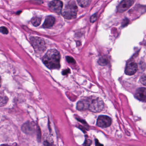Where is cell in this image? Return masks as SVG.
Returning a JSON list of instances; mask_svg holds the SVG:
<instances>
[{
  "label": "cell",
  "instance_id": "6da1fadb",
  "mask_svg": "<svg viewBox=\"0 0 146 146\" xmlns=\"http://www.w3.org/2000/svg\"><path fill=\"white\" fill-rule=\"evenodd\" d=\"M60 55L56 49L48 50L42 58V62L48 69L51 70L60 68Z\"/></svg>",
  "mask_w": 146,
  "mask_h": 146
},
{
  "label": "cell",
  "instance_id": "7a4b0ae2",
  "mask_svg": "<svg viewBox=\"0 0 146 146\" xmlns=\"http://www.w3.org/2000/svg\"><path fill=\"white\" fill-rule=\"evenodd\" d=\"M78 7L73 0H71L66 6L62 14L63 17L67 19H72L76 17Z\"/></svg>",
  "mask_w": 146,
  "mask_h": 146
},
{
  "label": "cell",
  "instance_id": "3957f363",
  "mask_svg": "<svg viewBox=\"0 0 146 146\" xmlns=\"http://www.w3.org/2000/svg\"><path fill=\"white\" fill-rule=\"evenodd\" d=\"M88 110L94 113L100 112L104 107L103 100L100 98H88Z\"/></svg>",
  "mask_w": 146,
  "mask_h": 146
},
{
  "label": "cell",
  "instance_id": "277c9868",
  "mask_svg": "<svg viewBox=\"0 0 146 146\" xmlns=\"http://www.w3.org/2000/svg\"><path fill=\"white\" fill-rule=\"evenodd\" d=\"M34 49L38 52H43L46 49V44L43 39L38 37H31L30 39Z\"/></svg>",
  "mask_w": 146,
  "mask_h": 146
},
{
  "label": "cell",
  "instance_id": "5b68a950",
  "mask_svg": "<svg viewBox=\"0 0 146 146\" xmlns=\"http://www.w3.org/2000/svg\"><path fill=\"white\" fill-rule=\"evenodd\" d=\"M35 126V122L28 121L22 126V130L27 135H33L36 131Z\"/></svg>",
  "mask_w": 146,
  "mask_h": 146
},
{
  "label": "cell",
  "instance_id": "8992f818",
  "mask_svg": "<svg viewBox=\"0 0 146 146\" xmlns=\"http://www.w3.org/2000/svg\"><path fill=\"white\" fill-rule=\"evenodd\" d=\"M111 124V118L105 115L99 116L96 123L97 126L102 128L109 127Z\"/></svg>",
  "mask_w": 146,
  "mask_h": 146
},
{
  "label": "cell",
  "instance_id": "52a82bcc",
  "mask_svg": "<svg viewBox=\"0 0 146 146\" xmlns=\"http://www.w3.org/2000/svg\"><path fill=\"white\" fill-rule=\"evenodd\" d=\"M135 0H123L118 6L117 11L119 13L126 11L134 4Z\"/></svg>",
  "mask_w": 146,
  "mask_h": 146
},
{
  "label": "cell",
  "instance_id": "ba28073f",
  "mask_svg": "<svg viewBox=\"0 0 146 146\" xmlns=\"http://www.w3.org/2000/svg\"><path fill=\"white\" fill-rule=\"evenodd\" d=\"M63 7V3L59 0H54L49 4V7L52 11L60 13Z\"/></svg>",
  "mask_w": 146,
  "mask_h": 146
},
{
  "label": "cell",
  "instance_id": "9c48e42d",
  "mask_svg": "<svg viewBox=\"0 0 146 146\" xmlns=\"http://www.w3.org/2000/svg\"><path fill=\"white\" fill-rule=\"evenodd\" d=\"M137 70V65L135 62H131L126 66L125 73L129 76L134 75Z\"/></svg>",
  "mask_w": 146,
  "mask_h": 146
},
{
  "label": "cell",
  "instance_id": "30bf717a",
  "mask_svg": "<svg viewBox=\"0 0 146 146\" xmlns=\"http://www.w3.org/2000/svg\"><path fill=\"white\" fill-rule=\"evenodd\" d=\"M135 96L141 101L146 102V88H141L138 89L136 92Z\"/></svg>",
  "mask_w": 146,
  "mask_h": 146
},
{
  "label": "cell",
  "instance_id": "8fae6325",
  "mask_svg": "<svg viewBox=\"0 0 146 146\" xmlns=\"http://www.w3.org/2000/svg\"><path fill=\"white\" fill-rule=\"evenodd\" d=\"M55 23V19L52 16H48L45 19V22L43 25L44 28H49L52 27Z\"/></svg>",
  "mask_w": 146,
  "mask_h": 146
},
{
  "label": "cell",
  "instance_id": "7c38bea8",
  "mask_svg": "<svg viewBox=\"0 0 146 146\" xmlns=\"http://www.w3.org/2000/svg\"><path fill=\"white\" fill-rule=\"evenodd\" d=\"M78 5L82 7H86L89 5L90 0H77Z\"/></svg>",
  "mask_w": 146,
  "mask_h": 146
},
{
  "label": "cell",
  "instance_id": "4fadbf2b",
  "mask_svg": "<svg viewBox=\"0 0 146 146\" xmlns=\"http://www.w3.org/2000/svg\"><path fill=\"white\" fill-rule=\"evenodd\" d=\"M41 18H40L37 17H34L32 19H31V23L32 24L36 27L39 26L41 23Z\"/></svg>",
  "mask_w": 146,
  "mask_h": 146
},
{
  "label": "cell",
  "instance_id": "5bb4252c",
  "mask_svg": "<svg viewBox=\"0 0 146 146\" xmlns=\"http://www.w3.org/2000/svg\"><path fill=\"white\" fill-rule=\"evenodd\" d=\"M7 101H8V98L7 96H1V106L2 107L3 106H5L6 104L7 103Z\"/></svg>",
  "mask_w": 146,
  "mask_h": 146
},
{
  "label": "cell",
  "instance_id": "9a60e30c",
  "mask_svg": "<svg viewBox=\"0 0 146 146\" xmlns=\"http://www.w3.org/2000/svg\"><path fill=\"white\" fill-rule=\"evenodd\" d=\"M98 63H99V64L100 65H106L107 63V60L105 58H101L100 59H99Z\"/></svg>",
  "mask_w": 146,
  "mask_h": 146
},
{
  "label": "cell",
  "instance_id": "2e32d148",
  "mask_svg": "<svg viewBox=\"0 0 146 146\" xmlns=\"http://www.w3.org/2000/svg\"><path fill=\"white\" fill-rule=\"evenodd\" d=\"M66 61L69 64H76V61L72 57H70V56H66Z\"/></svg>",
  "mask_w": 146,
  "mask_h": 146
},
{
  "label": "cell",
  "instance_id": "e0dca14e",
  "mask_svg": "<svg viewBox=\"0 0 146 146\" xmlns=\"http://www.w3.org/2000/svg\"><path fill=\"white\" fill-rule=\"evenodd\" d=\"M140 82L143 85H146V75L142 76L140 79Z\"/></svg>",
  "mask_w": 146,
  "mask_h": 146
},
{
  "label": "cell",
  "instance_id": "ac0fdd59",
  "mask_svg": "<svg viewBox=\"0 0 146 146\" xmlns=\"http://www.w3.org/2000/svg\"><path fill=\"white\" fill-rule=\"evenodd\" d=\"M1 32L5 35H7L8 33V29L5 27H1Z\"/></svg>",
  "mask_w": 146,
  "mask_h": 146
},
{
  "label": "cell",
  "instance_id": "d6986e66",
  "mask_svg": "<svg viewBox=\"0 0 146 146\" xmlns=\"http://www.w3.org/2000/svg\"><path fill=\"white\" fill-rule=\"evenodd\" d=\"M97 14H95L93 15L90 17V22L92 23H94L97 20Z\"/></svg>",
  "mask_w": 146,
  "mask_h": 146
},
{
  "label": "cell",
  "instance_id": "ffe728a7",
  "mask_svg": "<svg viewBox=\"0 0 146 146\" xmlns=\"http://www.w3.org/2000/svg\"><path fill=\"white\" fill-rule=\"evenodd\" d=\"M70 72V69H66V70H64L62 71V75L64 76H65V75H67V74H69Z\"/></svg>",
  "mask_w": 146,
  "mask_h": 146
},
{
  "label": "cell",
  "instance_id": "44dd1931",
  "mask_svg": "<svg viewBox=\"0 0 146 146\" xmlns=\"http://www.w3.org/2000/svg\"><path fill=\"white\" fill-rule=\"evenodd\" d=\"M91 141L90 140L88 139H86L85 141H84V143L83 144V145H85V146H89L91 144Z\"/></svg>",
  "mask_w": 146,
  "mask_h": 146
},
{
  "label": "cell",
  "instance_id": "7402d4cb",
  "mask_svg": "<svg viewBox=\"0 0 146 146\" xmlns=\"http://www.w3.org/2000/svg\"><path fill=\"white\" fill-rule=\"evenodd\" d=\"M37 137H38V140H40L41 138V133H40V128L37 129Z\"/></svg>",
  "mask_w": 146,
  "mask_h": 146
}]
</instances>
